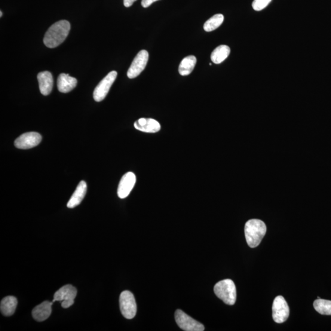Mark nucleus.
Masks as SVG:
<instances>
[{
  "label": "nucleus",
  "mask_w": 331,
  "mask_h": 331,
  "mask_svg": "<svg viewBox=\"0 0 331 331\" xmlns=\"http://www.w3.org/2000/svg\"><path fill=\"white\" fill-rule=\"evenodd\" d=\"M70 29L68 21L60 20L55 22L45 33L44 43L49 48H55L63 43L67 38Z\"/></svg>",
  "instance_id": "f257e3e1"
},
{
  "label": "nucleus",
  "mask_w": 331,
  "mask_h": 331,
  "mask_svg": "<svg viewBox=\"0 0 331 331\" xmlns=\"http://www.w3.org/2000/svg\"><path fill=\"white\" fill-rule=\"evenodd\" d=\"M266 226L263 221L257 219L248 220L245 225V238L248 246H258L266 233Z\"/></svg>",
  "instance_id": "f03ea898"
},
{
  "label": "nucleus",
  "mask_w": 331,
  "mask_h": 331,
  "mask_svg": "<svg viewBox=\"0 0 331 331\" xmlns=\"http://www.w3.org/2000/svg\"><path fill=\"white\" fill-rule=\"evenodd\" d=\"M214 292L226 304L232 305L236 301V288L232 280L225 279L215 285Z\"/></svg>",
  "instance_id": "7ed1b4c3"
},
{
  "label": "nucleus",
  "mask_w": 331,
  "mask_h": 331,
  "mask_svg": "<svg viewBox=\"0 0 331 331\" xmlns=\"http://www.w3.org/2000/svg\"><path fill=\"white\" fill-rule=\"evenodd\" d=\"M120 308L123 316L127 319L133 318L137 312L136 300L133 293L124 291L120 296Z\"/></svg>",
  "instance_id": "20e7f679"
},
{
  "label": "nucleus",
  "mask_w": 331,
  "mask_h": 331,
  "mask_svg": "<svg viewBox=\"0 0 331 331\" xmlns=\"http://www.w3.org/2000/svg\"><path fill=\"white\" fill-rule=\"evenodd\" d=\"M175 319L178 326L185 331H203L205 329L203 324L196 321L181 310H177L175 313Z\"/></svg>",
  "instance_id": "39448f33"
},
{
  "label": "nucleus",
  "mask_w": 331,
  "mask_h": 331,
  "mask_svg": "<svg viewBox=\"0 0 331 331\" xmlns=\"http://www.w3.org/2000/svg\"><path fill=\"white\" fill-rule=\"evenodd\" d=\"M290 315V309L284 297L278 296L275 297L272 305L273 320L277 323H283Z\"/></svg>",
  "instance_id": "423d86ee"
},
{
  "label": "nucleus",
  "mask_w": 331,
  "mask_h": 331,
  "mask_svg": "<svg viewBox=\"0 0 331 331\" xmlns=\"http://www.w3.org/2000/svg\"><path fill=\"white\" fill-rule=\"evenodd\" d=\"M116 76H117V73L115 70H113L99 83L93 91V98L95 101L100 102L106 97L110 87L115 81Z\"/></svg>",
  "instance_id": "0eeeda50"
},
{
  "label": "nucleus",
  "mask_w": 331,
  "mask_h": 331,
  "mask_svg": "<svg viewBox=\"0 0 331 331\" xmlns=\"http://www.w3.org/2000/svg\"><path fill=\"white\" fill-rule=\"evenodd\" d=\"M149 60L148 52L143 50L138 53L134 58L130 68L127 72V76L130 79L136 78L146 68Z\"/></svg>",
  "instance_id": "6e6552de"
},
{
  "label": "nucleus",
  "mask_w": 331,
  "mask_h": 331,
  "mask_svg": "<svg viewBox=\"0 0 331 331\" xmlns=\"http://www.w3.org/2000/svg\"><path fill=\"white\" fill-rule=\"evenodd\" d=\"M41 134L36 132L24 133L15 139L14 145L17 149H29L33 148L41 142Z\"/></svg>",
  "instance_id": "1a4fd4ad"
},
{
  "label": "nucleus",
  "mask_w": 331,
  "mask_h": 331,
  "mask_svg": "<svg viewBox=\"0 0 331 331\" xmlns=\"http://www.w3.org/2000/svg\"><path fill=\"white\" fill-rule=\"evenodd\" d=\"M136 182V177L131 172H129L122 177L120 181L117 194L120 198L124 199L130 195Z\"/></svg>",
  "instance_id": "9d476101"
},
{
  "label": "nucleus",
  "mask_w": 331,
  "mask_h": 331,
  "mask_svg": "<svg viewBox=\"0 0 331 331\" xmlns=\"http://www.w3.org/2000/svg\"><path fill=\"white\" fill-rule=\"evenodd\" d=\"M136 130L147 133H157L161 130V125L158 121L153 119L141 118L134 124Z\"/></svg>",
  "instance_id": "9b49d317"
},
{
  "label": "nucleus",
  "mask_w": 331,
  "mask_h": 331,
  "mask_svg": "<svg viewBox=\"0 0 331 331\" xmlns=\"http://www.w3.org/2000/svg\"><path fill=\"white\" fill-rule=\"evenodd\" d=\"M38 80L41 94L44 96L50 94L54 85L53 76L52 74L49 72L39 73L38 75Z\"/></svg>",
  "instance_id": "f8f14e48"
},
{
  "label": "nucleus",
  "mask_w": 331,
  "mask_h": 331,
  "mask_svg": "<svg viewBox=\"0 0 331 331\" xmlns=\"http://www.w3.org/2000/svg\"><path fill=\"white\" fill-rule=\"evenodd\" d=\"M77 84H78L77 79L67 74L62 73L58 76L57 87L58 90L61 93H69L76 87Z\"/></svg>",
  "instance_id": "ddd939ff"
},
{
  "label": "nucleus",
  "mask_w": 331,
  "mask_h": 331,
  "mask_svg": "<svg viewBox=\"0 0 331 331\" xmlns=\"http://www.w3.org/2000/svg\"><path fill=\"white\" fill-rule=\"evenodd\" d=\"M87 185L85 181L82 180L79 183L75 193L67 202V206L68 208H73L81 203L84 199L86 193H87Z\"/></svg>",
  "instance_id": "4468645a"
},
{
  "label": "nucleus",
  "mask_w": 331,
  "mask_h": 331,
  "mask_svg": "<svg viewBox=\"0 0 331 331\" xmlns=\"http://www.w3.org/2000/svg\"><path fill=\"white\" fill-rule=\"evenodd\" d=\"M77 296V290L75 287L70 285H64L55 293L53 302L55 301L62 302L64 300H75Z\"/></svg>",
  "instance_id": "2eb2a0df"
},
{
  "label": "nucleus",
  "mask_w": 331,
  "mask_h": 331,
  "mask_svg": "<svg viewBox=\"0 0 331 331\" xmlns=\"http://www.w3.org/2000/svg\"><path fill=\"white\" fill-rule=\"evenodd\" d=\"M53 302L49 301H44L36 306L33 310L32 315L35 320L38 321H43L50 317L52 313V305Z\"/></svg>",
  "instance_id": "dca6fc26"
},
{
  "label": "nucleus",
  "mask_w": 331,
  "mask_h": 331,
  "mask_svg": "<svg viewBox=\"0 0 331 331\" xmlns=\"http://www.w3.org/2000/svg\"><path fill=\"white\" fill-rule=\"evenodd\" d=\"M17 305V300L14 296H7L3 299L0 305L1 312L6 317H9L14 314Z\"/></svg>",
  "instance_id": "f3484780"
},
{
  "label": "nucleus",
  "mask_w": 331,
  "mask_h": 331,
  "mask_svg": "<svg viewBox=\"0 0 331 331\" xmlns=\"http://www.w3.org/2000/svg\"><path fill=\"white\" fill-rule=\"evenodd\" d=\"M230 48L228 45H221L217 47L211 54V60L213 63L220 64L225 61L230 54Z\"/></svg>",
  "instance_id": "a211bd4d"
},
{
  "label": "nucleus",
  "mask_w": 331,
  "mask_h": 331,
  "mask_svg": "<svg viewBox=\"0 0 331 331\" xmlns=\"http://www.w3.org/2000/svg\"><path fill=\"white\" fill-rule=\"evenodd\" d=\"M196 63V58L193 55L183 58L179 67L180 75L183 76L189 75L194 69Z\"/></svg>",
  "instance_id": "6ab92c4d"
},
{
  "label": "nucleus",
  "mask_w": 331,
  "mask_h": 331,
  "mask_svg": "<svg viewBox=\"0 0 331 331\" xmlns=\"http://www.w3.org/2000/svg\"><path fill=\"white\" fill-rule=\"evenodd\" d=\"M315 311L323 315H331V300L318 299L314 302Z\"/></svg>",
  "instance_id": "aec40b11"
},
{
  "label": "nucleus",
  "mask_w": 331,
  "mask_h": 331,
  "mask_svg": "<svg viewBox=\"0 0 331 331\" xmlns=\"http://www.w3.org/2000/svg\"><path fill=\"white\" fill-rule=\"evenodd\" d=\"M223 20V15L221 14L215 15L205 21L204 25V29L207 32H210L211 31L216 30L222 24Z\"/></svg>",
  "instance_id": "412c9836"
},
{
  "label": "nucleus",
  "mask_w": 331,
  "mask_h": 331,
  "mask_svg": "<svg viewBox=\"0 0 331 331\" xmlns=\"http://www.w3.org/2000/svg\"><path fill=\"white\" fill-rule=\"evenodd\" d=\"M271 1L272 0H254L252 7L256 11H262Z\"/></svg>",
  "instance_id": "4be33fe9"
},
{
  "label": "nucleus",
  "mask_w": 331,
  "mask_h": 331,
  "mask_svg": "<svg viewBox=\"0 0 331 331\" xmlns=\"http://www.w3.org/2000/svg\"><path fill=\"white\" fill-rule=\"evenodd\" d=\"M75 300H64V301L61 302V306L64 309L69 308V306L73 305Z\"/></svg>",
  "instance_id": "5701e85b"
},
{
  "label": "nucleus",
  "mask_w": 331,
  "mask_h": 331,
  "mask_svg": "<svg viewBox=\"0 0 331 331\" xmlns=\"http://www.w3.org/2000/svg\"><path fill=\"white\" fill-rule=\"evenodd\" d=\"M158 0H142L141 2V5H142L143 7L144 8H148L149 6L151 5L153 3H154Z\"/></svg>",
  "instance_id": "b1692460"
},
{
  "label": "nucleus",
  "mask_w": 331,
  "mask_h": 331,
  "mask_svg": "<svg viewBox=\"0 0 331 331\" xmlns=\"http://www.w3.org/2000/svg\"><path fill=\"white\" fill-rule=\"evenodd\" d=\"M136 0H124V4L125 7H130Z\"/></svg>",
  "instance_id": "393cba45"
},
{
  "label": "nucleus",
  "mask_w": 331,
  "mask_h": 331,
  "mask_svg": "<svg viewBox=\"0 0 331 331\" xmlns=\"http://www.w3.org/2000/svg\"><path fill=\"white\" fill-rule=\"evenodd\" d=\"M2 15H3V12H2V11H0V17H2Z\"/></svg>",
  "instance_id": "a878e982"
},
{
  "label": "nucleus",
  "mask_w": 331,
  "mask_h": 331,
  "mask_svg": "<svg viewBox=\"0 0 331 331\" xmlns=\"http://www.w3.org/2000/svg\"><path fill=\"white\" fill-rule=\"evenodd\" d=\"M317 299H321V298H320V297L318 296V297H317Z\"/></svg>",
  "instance_id": "bb28decb"
}]
</instances>
